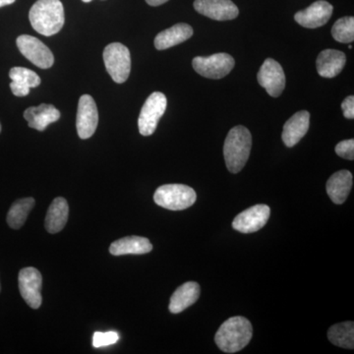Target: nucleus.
Masks as SVG:
<instances>
[{
	"label": "nucleus",
	"instance_id": "obj_1",
	"mask_svg": "<svg viewBox=\"0 0 354 354\" xmlns=\"http://www.w3.org/2000/svg\"><path fill=\"white\" fill-rule=\"evenodd\" d=\"M29 19L35 31L43 36H53L64 25V4L60 0H38L30 10Z\"/></svg>",
	"mask_w": 354,
	"mask_h": 354
},
{
	"label": "nucleus",
	"instance_id": "obj_2",
	"mask_svg": "<svg viewBox=\"0 0 354 354\" xmlns=\"http://www.w3.org/2000/svg\"><path fill=\"white\" fill-rule=\"evenodd\" d=\"M253 328L248 319L236 316L228 319L215 335L216 346L225 353H235L245 348L252 339Z\"/></svg>",
	"mask_w": 354,
	"mask_h": 354
},
{
	"label": "nucleus",
	"instance_id": "obj_3",
	"mask_svg": "<svg viewBox=\"0 0 354 354\" xmlns=\"http://www.w3.org/2000/svg\"><path fill=\"white\" fill-rule=\"evenodd\" d=\"M252 147V136L246 127H235L228 132L223 145V157L227 169L232 174L241 171L245 167Z\"/></svg>",
	"mask_w": 354,
	"mask_h": 354
},
{
	"label": "nucleus",
	"instance_id": "obj_4",
	"mask_svg": "<svg viewBox=\"0 0 354 354\" xmlns=\"http://www.w3.org/2000/svg\"><path fill=\"white\" fill-rule=\"evenodd\" d=\"M197 195L193 188L184 184H165L156 190L153 201L171 211H183L196 202Z\"/></svg>",
	"mask_w": 354,
	"mask_h": 354
},
{
	"label": "nucleus",
	"instance_id": "obj_5",
	"mask_svg": "<svg viewBox=\"0 0 354 354\" xmlns=\"http://www.w3.org/2000/svg\"><path fill=\"white\" fill-rule=\"evenodd\" d=\"M104 62L106 71L114 82L122 84L127 80L131 71V57L124 44H109L104 50Z\"/></svg>",
	"mask_w": 354,
	"mask_h": 354
},
{
	"label": "nucleus",
	"instance_id": "obj_6",
	"mask_svg": "<svg viewBox=\"0 0 354 354\" xmlns=\"http://www.w3.org/2000/svg\"><path fill=\"white\" fill-rule=\"evenodd\" d=\"M167 97L162 93L155 92L147 99L138 118L140 134L151 136L157 129L158 121L165 113Z\"/></svg>",
	"mask_w": 354,
	"mask_h": 354
},
{
	"label": "nucleus",
	"instance_id": "obj_7",
	"mask_svg": "<svg viewBox=\"0 0 354 354\" xmlns=\"http://www.w3.org/2000/svg\"><path fill=\"white\" fill-rule=\"evenodd\" d=\"M234 59L227 53H216L209 57H197L193 59V68L198 74L209 79H221L234 69Z\"/></svg>",
	"mask_w": 354,
	"mask_h": 354
},
{
	"label": "nucleus",
	"instance_id": "obj_8",
	"mask_svg": "<svg viewBox=\"0 0 354 354\" xmlns=\"http://www.w3.org/2000/svg\"><path fill=\"white\" fill-rule=\"evenodd\" d=\"M16 44L20 53L32 64L41 69H48L53 66L55 62L53 53L39 39L29 35H22L18 37Z\"/></svg>",
	"mask_w": 354,
	"mask_h": 354
},
{
	"label": "nucleus",
	"instance_id": "obj_9",
	"mask_svg": "<svg viewBox=\"0 0 354 354\" xmlns=\"http://www.w3.org/2000/svg\"><path fill=\"white\" fill-rule=\"evenodd\" d=\"M19 290L26 304L32 309H38L43 302L41 286L43 277L38 269L34 267L24 268L21 270L19 277Z\"/></svg>",
	"mask_w": 354,
	"mask_h": 354
},
{
	"label": "nucleus",
	"instance_id": "obj_10",
	"mask_svg": "<svg viewBox=\"0 0 354 354\" xmlns=\"http://www.w3.org/2000/svg\"><path fill=\"white\" fill-rule=\"evenodd\" d=\"M99 124V113L95 100L90 95H83L79 100L76 127L81 139H88L94 135Z\"/></svg>",
	"mask_w": 354,
	"mask_h": 354
},
{
	"label": "nucleus",
	"instance_id": "obj_11",
	"mask_svg": "<svg viewBox=\"0 0 354 354\" xmlns=\"http://www.w3.org/2000/svg\"><path fill=\"white\" fill-rule=\"evenodd\" d=\"M258 82L271 97L281 95L286 88V75L281 65L272 58H268L258 73Z\"/></svg>",
	"mask_w": 354,
	"mask_h": 354
},
{
	"label": "nucleus",
	"instance_id": "obj_12",
	"mask_svg": "<svg viewBox=\"0 0 354 354\" xmlns=\"http://www.w3.org/2000/svg\"><path fill=\"white\" fill-rule=\"evenodd\" d=\"M271 215L267 205H255L239 214L232 221V227L241 234H252L265 227Z\"/></svg>",
	"mask_w": 354,
	"mask_h": 354
},
{
	"label": "nucleus",
	"instance_id": "obj_13",
	"mask_svg": "<svg viewBox=\"0 0 354 354\" xmlns=\"http://www.w3.org/2000/svg\"><path fill=\"white\" fill-rule=\"evenodd\" d=\"M333 11L334 7L332 4L325 0H318L304 10L295 14V19L302 27L316 29L329 22Z\"/></svg>",
	"mask_w": 354,
	"mask_h": 354
},
{
	"label": "nucleus",
	"instance_id": "obj_14",
	"mask_svg": "<svg viewBox=\"0 0 354 354\" xmlns=\"http://www.w3.org/2000/svg\"><path fill=\"white\" fill-rule=\"evenodd\" d=\"M198 13L216 21L234 20L239 10L232 0H195Z\"/></svg>",
	"mask_w": 354,
	"mask_h": 354
},
{
	"label": "nucleus",
	"instance_id": "obj_15",
	"mask_svg": "<svg viewBox=\"0 0 354 354\" xmlns=\"http://www.w3.org/2000/svg\"><path fill=\"white\" fill-rule=\"evenodd\" d=\"M24 118L29 127L38 131H44L48 125L59 120L60 113L53 104H41L39 106H31L26 109Z\"/></svg>",
	"mask_w": 354,
	"mask_h": 354
},
{
	"label": "nucleus",
	"instance_id": "obj_16",
	"mask_svg": "<svg viewBox=\"0 0 354 354\" xmlns=\"http://www.w3.org/2000/svg\"><path fill=\"white\" fill-rule=\"evenodd\" d=\"M310 127V114L308 111H298L286 121L283 131V141L286 147L297 145L307 132Z\"/></svg>",
	"mask_w": 354,
	"mask_h": 354
},
{
	"label": "nucleus",
	"instance_id": "obj_17",
	"mask_svg": "<svg viewBox=\"0 0 354 354\" xmlns=\"http://www.w3.org/2000/svg\"><path fill=\"white\" fill-rule=\"evenodd\" d=\"M346 62V55L342 51L325 50L317 58V71L324 78H334L341 73Z\"/></svg>",
	"mask_w": 354,
	"mask_h": 354
},
{
	"label": "nucleus",
	"instance_id": "obj_18",
	"mask_svg": "<svg viewBox=\"0 0 354 354\" xmlns=\"http://www.w3.org/2000/svg\"><path fill=\"white\" fill-rule=\"evenodd\" d=\"M351 188H353V174L346 169L333 174L326 185V189L330 200L337 205L344 204L346 202Z\"/></svg>",
	"mask_w": 354,
	"mask_h": 354
},
{
	"label": "nucleus",
	"instance_id": "obj_19",
	"mask_svg": "<svg viewBox=\"0 0 354 354\" xmlns=\"http://www.w3.org/2000/svg\"><path fill=\"white\" fill-rule=\"evenodd\" d=\"M12 82L10 88L16 97H25L29 95L32 88L38 87L41 84V78L36 72L24 67H13L9 72Z\"/></svg>",
	"mask_w": 354,
	"mask_h": 354
},
{
	"label": "nucleus",
	"instance_id": "obj_20",
	"mask_svg": "<svg viewBox=\"0 0 354 354\" xmlns=\"http://www.w3.org/2000/svg\"><path fill=\"white\" fill-rule=\"evenodd\" d=\"M193 36V29L190 25L179 23L158 32L155 39V46L158 50H167L177 44H183Z\"/></svg>",
	"mask_w": 354,
	"mask_h": 354
},
{
	"label": "nucleus",
	"instance_id": "obj_21",
	"mask_svg": "<svg viewBox=\"0 0 354 354\" xmlns=\"http://www.w3.org/2000/svg\"><path fill=\"white\" fill-rule=\"evenodd\" d=\"M200 297V286L195 281H188L179 286L171 298L169 309L178 314L195 304Z\"/></svg>",
	"mask_w": 354,
	"mask_h": 354
},
{
	"label": "nucleus",
	"instance_id": "obj_22",
	"mask_svg": "<svg viewBox=\"0 0 354 354\" xmlns=\"http://www.w3.org/2000/svg\"><path fill=\"white\" fill-rule=\"evenodd\" d=\"M69 206L66 200L62 197H57L53 203L46 213L44 227L51 234H57L64 230L68 221Z\"/></svg>",
	"mask_w": 354,
	"mask_h": 354
},
{
	"label": "nucleus",
	"instance_id": "obj_23",
	"mask_svg": "<svg viewBox=\"0 0 354 354\" xmlns=\"http://www.w3.org/2000/svg\"><path fill=\"white\" fill-rule=\"evenodd\" d=\"M153 250V245L146 237L127 236L113 242L109 247V252L113 256L142 255Z\"/></svg>",
	"mask_w": 354,
	"mask_h": 354
},
{
	"label": "nucleus",
	"instance_id": "obj_24",
	"mask_svg": "<svg viewBox=\"0 0 354 354\" xmlns=\"http://www.w3.org/2000/svg\"><path fill=\"white\" fill-rule=\"evenodd\" d=\"M34 198H23L13 203L8 214H7V223L13 230H19L27 221L30 212L35 206Z\"/></svg>",
	"mask_w": 354,
	"mask_h": 354
},
{
	"label": "nucleus",
	"instance_id": "obj_25",
	"mask_svg": "<svg viewBox=\"0 0 354 354\" xmlns=\"http://www.w3.org/2000/svg\"><path fill=\"white\" fill-rule=\"evenodd\" d=\"M328 337L334 346L342 348H354V324L344 322L332 326L328 332Z\"/></svg>",
	"mask_w": 354,
	"mask_h": 354
},
{
	"label": "nucleus",
	"instance_id": "obj_26",
	"mask_svg": "<svg viewBox=\"0 0 354 354\" xmlns=\"http://www.w3.org/2000/svg\"><path fill=\"white\" fill-rule=\"evenodd\" d=\"M333 38L342 44L353 43L354 39V18H341L335 23L332 29Z\"/></svg>",
	"mask_w": 354,
	"mask_h": 354
},
{
	"label": "nucleus",
	"instance_id": "obj_27",
	"mask_svg": "<svg viewBox=\"0 0 354 354\" xmlns=\"http://www.w3.org/2000/svg\"><path fill=\"white\" fill-rule=\"evenodd\" d=\"M120 339V335L116 332L95 333L93 337V346L94 348H104L116 344Z\"/></svg>",
	"mask_w": 354,
	"mask_h": 354
},
{
	"label": "nucleus",
	"instance_id": "obj_28",
	"mask_svg": "<svg viewBox=\"0 0 354 354\" xmlns=\"http://www.w3.org/2000/svg\"><path fill=\"white\" fill-rule=\"evenodd\" d=\"M335 153L341 158H346V160H354V140H344V141L339 142L335 147Z\"/></svg>",
	"mask_w": 354,
	"mask_h": 354
},
{
	"label": "nucleus",
	"instance_id": "obj_29",
	"mask_svg": "<svg viewBox=\"0 0 354 354\" xmlns=\"http://www.w3.org/2000/svg\"><path fill=\"white\" fill-rule=\"evenodd\" d=\"M342 113L344 118L348 120H353L354 118V97L348 95L342 104Z\"/></svg>",
	"mask_w": 354,
	"mask_h": 354
},
{
	"label": "nucleus",
	"instance_id": "obj_30",
	"mask_svg": "<svg viewBox=\"0 0 354 354\" xmlns=\"http://www.w3.org/2000/svg\"><path fill=\"white\" fill-rule=\"evenodd\" d=\"M167 1H169V0H146L147 3L151 6H160Z\"/></svg>",
	"mask_w": 354,
	"mask_h": 354
},
{
	"label": "nucleus",
	"instance_id": "obj_31",
	"mask_svg": "<svg viewBox=\"0 0 354 354\" xmlns=\"http://www.w3.org/2000/svg\"><path fill=\"white\" fill-rule=\"evenodd\" d=\"M15 1L16 0H0V7L10 6V4L14 3Z\"/></svg>",
	"mask_w": 354,
	"mask_h": 354
},
{
	"label": "nucleus",
	"instance_id": "obj_32",
	"mask_svg": "<svg viewBox=\"0 0 354 354\" xmlns=\"http://www.w3.org/2000/svg\"><path fill=\"white\" fill-rule=\"evenodd\" d=\"M83 2H91L92 0H82Z\"/></svg>",
	"mask_w": 354,
	"mask_h": 354
},
{
	"label": "nucleus",
	"instance_id": "obj_33",
	"mask_svg": "<svg viewBox=\"0 0 354 354\" xmlns=\"http://www.w3.org/2000/svg\"><path fill=\"white\" fill-rule=\"evenodd\" d=\"M0 132H1V124H0Z\"/></svg>",
	"mask_w": 354,
	"mask_h": 354
},
{
	"label": "nucleus",
	"instance_id": "obj_34",
	"mask_svg": "<svg viewBox=\"0 0 354 354\" xmlns=\"http://www.w3.org/2000/svg\"><path fill=\"white\" fill-rule=\"evenodd\" d=\"M0 291H1V285H0Z\"/></svg>",
	"mask_w": 354,
	"mask_h": 354
}]
</instances>
